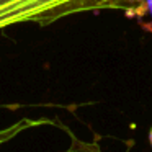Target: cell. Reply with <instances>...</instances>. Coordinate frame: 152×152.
I'll return each mask as SVG.
<instances>
[{
  "mask_svg": "<svg viewBox=\"0 0 152 152\" xmlns=\"http://www.w3.org/2000/svg\"><path fill=\"white\" fill-rule=\"evenodd\" d=\"M151 142H152V131H151Z\"/></svg>",
  "mask_w": 152,
  "mask_h": 152,
  "instance_id": "3957f363",
  "label": "cell"
},
{
  "mask_svg": "<svg viewBox=\"0 0 152 152\" xmlns=\"http://www.w3.org/2000/svg\"><path fill=\"white\" fill-rule=\"evenodd\" d=\"M36 123L34 121H18V123H15V124H12L10 128H5V129H2L0 131V145L2 144H5L7 141H10L12 137H15L17 134H20L21 131H25L26 128H30V126H34Z\"/></svg>",
  "mask_w": 152,
  "mask_h": 152,
  "instance_id": "7a4b0ae2",
  "label": "cell"
},
{
  "mask_svg": "<svg viewBox=\"0 0 152 152\" xmlns=\"http://www.w3.org/2000/svg\"><path fill=\"white\" fill-rule=\"evenodd\" d=\"M105 10L141 13L144 0H0V33L25 23L51 25L72 15Z\"/></svg>",
  "mask_w": 152,
  "mask_h": 152,
  "instance_id": "6da1fadb",
  "label": "cell"
}]
</instances>
